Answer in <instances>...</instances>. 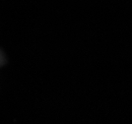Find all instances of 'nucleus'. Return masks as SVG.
Wrapping results in <instances>:
<instances>
[]
</instances>
